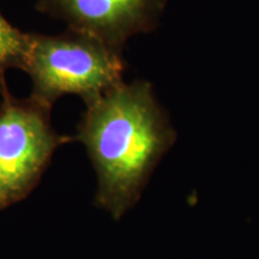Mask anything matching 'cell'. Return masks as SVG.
<instances>
[{
    "label": "cell",
    "instance_id": "cell-2",
    "mask_svg": "<svg viewBox=\"0 0 259 259\" xmlns=\"http://www.w3.org/2000/svg\"><path fill=\"white\" fill-rule=\"evenodd\" d=\"M24 72L32 83L31 99L48 108L65 95H77L85 105L122 82V53L84 32L31 34Z\"/></svg>",
    "mask_w": 259,
    "mask_h": 259
},
{
    "label": "cell",
    "instance_id": "cell-4",
    "mask_svg": "<svg viewBox=\"0 0 259 259\" xmlns=\"http://www.w3.org/2000/svg\"><path fill=\"white\" fill-rule=\"evenodd\" d=\"M168 0H40L36 10L122 53L134 35L156 28Z\"/></svg>",
    "mask_w": 259,
    "mask_h": 259
},
{
    "label": "cell",
    "instance_id": "cell-5",
    "mask_svg": "<svg viewBox=\"0 0 259 259\" xmlns=\"http://www.w3.org/2000/svg\"><path fill=\"white\" fill-rule=\"evenodd\" d=\"M30 45L31 34L14 27L0 12V78L9 69H24Z\"/></svg>",
    "mask_w": 259,
    "mask_h": 259
},
{
    "label": "cell",
    "instance_id": "cell-1",
    "mask_svg": "<svg viewBox=\"0 0 259 259\" xmlns=\"http://www.w3.org/2000/svg\"><path fill=\"white\" fill-rule=\"evenodd\" d=\"M177 134L145 80L119 83L85 105L72 141L96 174L95 205L115 221L139 202Z\"/></svg>",
    "mask_w": 259,
    "mask_h": 259
},
{
    "label": "cell",
    "instance_id": "cell-3",
    "mask_svg": "<svg viewBox=\"0 0 259 259\" xmlns=\"http://www.w3.org/2000/svg\"><path fill=\"white\" fill-rule=\"evenodd\" d=\"M0 211L27 198L61 145L72 136H61L51 122V108L36 100H18L0 78Z\"/></svg>",
    "mask_w": 259,
    "mask_h": 259
}]
</instances>
